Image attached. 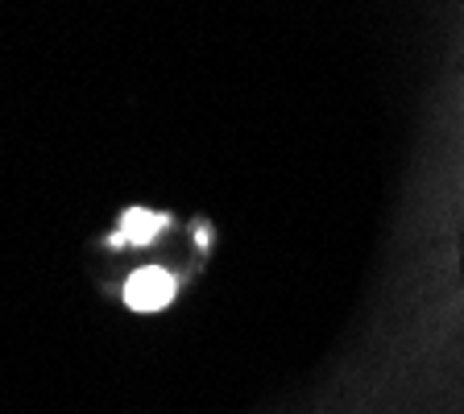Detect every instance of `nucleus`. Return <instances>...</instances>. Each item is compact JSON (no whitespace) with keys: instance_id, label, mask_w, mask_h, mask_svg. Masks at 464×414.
<instances>
[{"instance_id":"obj_1","label":"nucleus","mask_w":464,"mask_h":414,"mask_svg":"<svg viewBox=\"0 0 464 414\" xmlns=\"http://www.w3.org/2000/svg\"><path fill=\"white\" fill-rule=\"evenodd\" d=\"M174 294V278L158 265H145L125 282V303L133 311H162Z\"/></svg>"}]
</instances>
